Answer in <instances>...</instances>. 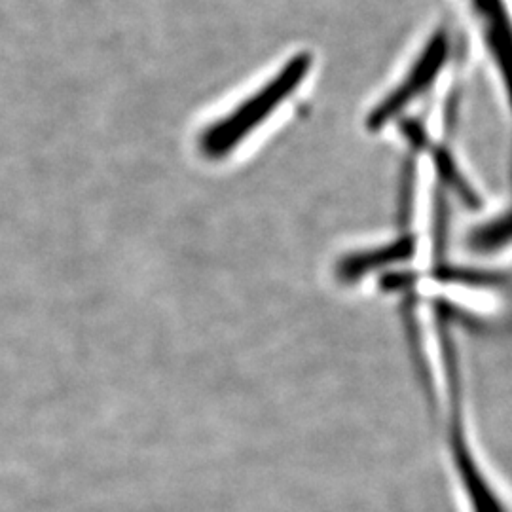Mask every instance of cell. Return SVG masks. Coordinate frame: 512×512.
<instances>
[{
    "instance_id": "obj_5",
    "label": "cell",
    "mask_w": 512,
    "mask_h": 512,
    "mask_svg": "<svg viewBox=\"0 0 512 512\" xmlns=\"http://www.w3.org/2000/svg\"><path fill=\"white\" fill-rule=\"evenodd\" d=\"M467 245L476 255H495L512 247V211L478 224L471 230Z\"/></svg>"
},
{
    "instance_id": "obj_2",
    "label": "cell",
    "mask_w": 512,
    "mask_h": 512,
    "mask_svg": "<svg viewBox=\"0 0 512 512\" xmlns=\"http://www.w3.org/2000/svg\"><path fill=\"white\" fill-rule=\"evenodd\" d=\"M313 71V52H296L293 57H289L260 90L247 97V101L234 109L232 116H228L226 122L219 126L215 133L217 150L236 147V143L256 131L262 122L270 120L275 110L285 107L296 93L302 92Z\"/></svg>"
},
{
    "instance_id": "obj_4",
    "label": "cell",
    "mask_w": 512,
    "mask_h": 512,
    "mask_svg": "<svg viewBox=\"0 0 512 512\" xmlns=\"http://www.w3.org/2000/svg\"><path fill=\"white\" fill-rule=\"evenodd\" d=\"M412 253H414V239H397L372 253H357V255L342 258L336 266V277L344 283H353L357 279H363L370 272L384 268L385 264L408 260Z\"/></svg>"
},
{
    "instance_id": "obj_3",
    "label": "cell",
    "mask_w": 512,
    "mask_h": 512,
    "mask_svg": "<svg viewBox=\"0 0 512 512\" xmlns=\"http://www.w3.org/2000/svg\"><path fill=\"white\" fill-rule=\"evenodd\" d=\"M458 6L512 118V0H458Z\"/></svg>"
},
{
    "instance_id": "obj_1",
    "label": "cell",
    "mask_w": 512,
    "mask_h": 512,
    "mask_svg": "<svg viewBox=\"0 0 512 512\" xmlns=\"http://www.w3.org/2000/svg\"><path fill=\"white\" fill-rule=\"evenodd\" d=\"M458 54V35L450 21H440L418 52L410 59L393 86L370 107L365 126L370 133H382L397 124L408 110L423 101L452 69Z\"/></svg>"
}]
</instances>
